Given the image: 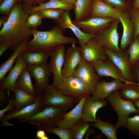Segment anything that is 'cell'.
<instances>
[{
	"label": "cell",
	"mask_w": 139,
	"mask_h": 139,
	"mask_svg": "<svg viewBox=\"0 0 139 139\" xmlns=\"http://www.w3.org/2000/svg\"><path fill=\"white\" fill-rule=\"evenodd\" d=\"M29 15L26 13L20 1L11 9L7 20L3 24L0 31V42L10 46V50L14 51L27 37L32 35V30L25 26Z\"/></svg>",
	"instance_id": "cell-1"
},
{
	"label": "cell",
	"mask_w": 139,
	"mask_h": 139,
	"mask_svg": "<svg viewBox=\"0 0 139 139\" xmlns=\"http://www.w3.org/2000/svg\"><path fill=\"white\" fill-rule=\"evenodd\" d=\"M63 32L57 25L48 31H41L32 29V34L34 38L28 42L27 50L31 52L51 51L60 45L79 43L74 38L65 36Z\"/></svg>",
	"instance_id": "cell-2"
},
{
	"label": "cell",
	"mask_w": 139,
	"mask_h": 139,
	"mask_svg": "<svg viewBox=\"0 0 139 139\" xmlns=\"http://www.w3.org/2000/svg\"><path fill=\"white\" fill-rule=\"evenodd\" d=\"M66 110L53 106L45 107L34 115L24 119L19 120V123L29 122L37 125L38 129L45 130L47 128L56 126Z\"/></svg>",
	"instance_id": "cell-3"
},
{
	"label": "cell",
	"mask_w": 139,
	"mask_h": 139,
	"mask_svg": "<svg viewBox=\"0 0 139 139\" xmlns=\"http://www.w3.org/2000/svg\"><path fill=\"white\" fill-rule=\"evenodd\" d=\"M107 98L110 105L117 114L118 119L114 125L117 128L125 127L130 114H139V109L135 107L132 102L125 100L120 97L118 90L114 91Z\"/></svg>",
	"instance_id": "cell-4"
},
{
	"label": "cell",
	"mask_w": 139,
	"mask_h": 139,
	"mask_svg": "<svg viewBox=\"0 0 139 139\" xmlns=\"http://www.w3.org/2000/svg\"><path fill=\"white\" fill-rule=\"evenodd\" d=\"M55 88L62 94L73 98L77 102L82 98L92 94L81 81L72 75L64 79L62 83Z\"/></svg>",
	"instance_id": "cell-5"
},
{
	"label": "cell",
	"mask_w": 139,
	"mask_h": 139,
	"mask_svg": "<svg viewBox=\"0 0 139 139\" xmlns=\"http://www.w3.org/2000/svg\"><path fill=\"white\" fill-rule=\"evenodd\" d=\"M43 95L45 107L53 106L67 110L77 102L73 98L62 94L52 85L48 84Z\"/></svg>",
	"instance_id": "cell-6"
},
{
	"label": "cell",
	"mask_w": 139,
	"mask_h": 139,
	"mask_svg": "<svg viewBox=\"0 0 139 139\" xmlns=\"http://www.w3.org/2000/svg\"><path fill=\"white\" fill-rule=\"evenodd\" d=\"M119 19H115L108 28L95 34V38L100 45L114 52H121L118 45L119 35L117 30Z\"/></svg>",
	"instance_id": "cell-7"
},
{
	"label": "cell",
	"mask_w": 139,
	"mask_h": 139,
	"mask_svg": "<svg viewBox=\"0 0 139 139\" xmlns=\"http://www.w3.org/2000/svg\"><path fill=\"white\" fill-rule=\"evenodd\" d=\"M65 47L64 45H59L50 51V60L48 64L49 69L53 74V82L52 85L56 88L63 82L64 79L62 70L64 65Z\"/></svg>",
	"instance_id": "cell-8"
},
{
	"label": "cell",
	"mask_w": 139,
	"mask_h": 139,
	"mask_svg": "<svg viewBox=\"0 0 139 139\" xmlns=\"http://www.w3.org/2000/svg\"><path fill=\"white\" fill-rule=\"evenodd\" d=\"M72 75L81 81L92 94L95 91L97 83L102 77L97 75L91 64L86 62L83 58Z\"/></svg>",
	"instance_id": "cell-9"
},
{
	"label": "cell",
	"mask_w": 139,
	"mask_h": 139,
	"mask_svg": "<svg viewBox=\"0 0 139 139\" xmlns=\"http://www.w3.org/2000/svg\"><path fill=\"white\" fill-rule=\"evenodd\" d=\"M107 56L120 71L125 84L135 83L131 75L127 49L117 53L104 47Z\"/></svg>",
	"instance_id": "cell-10"
},
{
	"label": "cell",
	"mask_w": 139,
	"mask_h": 139,
	"mask_svg": "<svg viewBox=\"0 0 139 139\" xmlns=\"http://www.w3.org/2000/svg\"><path fill=\"white\" fill-rule=\"evenodd\" d=\"M115 19L112 18L89 17L82 21H72L76 26L82 28L83 32L95 35L100 31L109 28Z\"/></svg>",
	"instance_id": "cell-11"
},
{
	"label": "cell",
	"mask_w": 139,
	"mask_h": 139,
	"mask_svg": "<svg viewBox=\"0 0 139 139\" xmlns=\"http://www.w3.org/2000/svg\"><path fill=\"white\" fill-rule=\"evenodd\" d=\"M42 93H37V99L33 103L18 110L9 111L0 119V121L17 118L21 120L32 116L46 107L42 102Z\"/></svg>",
	"instance_id": "cell-12"
},
{
	"label": "cell",
	"mask_w": 139,
	"mask_h": 139,
	"mask_svg": "<svg viewBox=\"0 0 139 139\" xmlns=\"http://www.w3.org/2000/svg\"><path fill=\"white\" fill-rule=\"evenodd\" d=\"M26 68L35 79L34 86L37 93L44 92L48 84L49 77L52 74L48 63L27 66Z\"/></svg>",
	"instance_id": "cell-13"
},
{
	"label": "cell",
	"mask_w": 139,
	"mask_h": 139,
	"mask_svg": "<svg viewBox=\"0 0 139 139\" xmlns=\"http://www.w3.org/2000/svg\"><path fill=\"white\" fill-rule=\"evenodd\" d=\"M57 25L64 32L66 29H70L77 38L82 47L86 44L91 39L95 37V34L85 33L73 22L70 16L69 11L64 10L60 18L55 20Z\"/></svg>",
	"instance_id": "cell-14"
},
{
	"label": "cell",
	"mask_w": 139,
	"mask_h": 139,
	"mask_svg": "<svg viewBox=\"0 0 139 139\" xmlns=\"http://www.w3.org/2000/svg\"><path fill=\"white\" fill-rule=\"evenodd\" d=\"M80 52L83 58L91 64L107 57L104 47L100 45L94 37L81 47Z\"/></svg>",
	"instance_id": "cell-15"
},
{
	"label": "cell",
	"mask_w": 139,
	"mask_h": 139,
	"mask_svg": "<svg viewBox=\"0 0 139 139\" xmlns=\"http://www.w3.org/2000/svg\"><path fill=\"white\" fill-rule=\"evenodd\" d=\"M91 64L99 76L110 77L125 82L120 71L108 56L105 59L96 61Z\"/></svg>",
	"instance_id": "cell-16"
},
{
	"label": "cell",
	"mask_w": 139,
	"mask_h": 139,
	"mask_svg": "<svg viewBox=\"0 0 139 139\" xmlns=\"http://www.w3.org/2000/svg\"><path fill=\"white\" fill-rule=\"evenodd\" d=\"M83 57L80 52V47L72 44L67 50L65 55L62 73L64 79L72 76Z\"/></svg>",
	"instance_id": "cell-17"
},
{
	"label": "cell",
	"mask_w": 139,
	"mask_h": 139,
	"mask_svg": "<svg viewBox=\"0 0 139 139\" xmlns=\"http://www.w3.org/2000/svg\"><path fill=\"white\" fill-rule=\"evenodd\" d=\"M123 11L112 7L102 0H92L89 17L119 19Z\"/></svg>",
	"instance_id": "cell-18"
},
{
	"label": "cell",
	"mask_w": 139,
	"mask_h": 139,
	"mask_svg": "<svg viewBox=\"0 0 139 139\" xmlns=\"http://www.w3.org/2000/svg\"><path fill=\"white\" fill-rule=\"evenodd\" d=\"M22 53L17 58L15 64L11 68L7 76L0 83V90L13 92L17 79L27 66L23 59Z\"/></svg>",
	"instance_id": "cell-19"
},
{
	"label": "cell",
	"mask_w": 139,
	"mask_h": 139,
	"mask_svg": "<svg viewBox=\"0 0 139 139\" xmlns=\"http://www.w3.org/2000/svg\"><path fill=\"white\" fill-rule=\"evenodd\" d=\"M124 84L119 80L115 79L110 82L99 81L97 84L95 91L91 96V99L93 101L103 100L114 91L121 88Z\"/></svg>",
	"instance_id": "cell-20"
},
{
	"label": "cell",
	"mask_w": 139,
	"mask_h": 139,
	"mask_svg": "<svg viewBox=\"0 0 139 139\" xmlns=\"http://www.w3.org/2000/svg\"><path fill=\"white\" fill-rule=\"evenodd\" d=\"M119 19L122 23L123 29L120 46L122 51L129 46L133 41L134 27L130 19L128 10H123Z\"/></svg>",
	"instance_id": "cell-21"
},
{
	"label": "cell",
	"mask_w": 139,
	"mask_h": 139,
	"mask_svg": "<svg viewBox=\"0 0 139 139\" xmlns=\"http://www.w3.org/2000/svg\"><path fill=\"white\" fill-rule=\"evenodd\" d=\"M91 96L89 95L86 98L83 106L82 112V119L85 122L97 121L96 114L98 110L107 105V101L104 99L99 101H93Z\"/></svg>",
	"instance_id": "cell-22"
},
{
	"label": "cell",
	"mask_w": 139,
	"mask_h": 139,
	"mask_svg": "<svg viewBox=\"0 0 139 139\" xmlns=\"http://www.w3.org/2000/svg\"><path fill=\"white\" fill-rule=\"evenodd\" d=\"M87 97L82 98L72 110L68 112H65L56 126L65 129H71L82 120V107Z\"/></svg>",
	"instance_id": "cell-23"
},
{
	"label": "cell",
	"mask_w": 139,
	"mask_h": 139,
	"mask_svg": "<svg viewBox=\"0 0 139 139\" xmlns=\"http://www.w3.org/2000/svg\"><path fill=\"white\" fill-rule=\"evenodd\" d=\"M31 36L25 38L14 51L11 56L0 67V83L5 77L6 73L13 67L16 60L21 54L27 50V43Z\"/></svg>",
	"instance_id": "cell-24"
},
{
	"label": "cell",
	"mask_w": 139,
	"mask_h": 139,
	"mask_svg": "<svg viewBox=\"0 0 139 139\" xmlns=\"http://www.w3.org/2000/svg\"><path fill=\"white\" fill-rule=\"evenodd\" d=\"M22 8L26 14L29 15L32 12L40 10L47 8H59L69 11L74 9L75 6L69 5L61 0H50L41 4L38 6L22 5Z\"/></svg>",
	"instance_id": "cell-25"
},
{
	"label": "cell",
	"mask_w": 139,
	"mask_h": 139,
	"mask_svg": "<svg viewBox=\"0 0 139 139\" xmlns=\"http://www.w3.org/2000/svg\"><path fill=\"white\" fill-rule=\"evenodd\" d=\"M50 51L31 52L27 50L22 53L23 59L27 66L40 65L46 63Z\"/></svg>",
	"instance_id": "cell-26"
},
{
	"label": "cell",
	"mask_w": 139,
	"mask_h": 139,
	"mask_svg": "<svg viewBox=\"0 0 139 139\" xmlns=\"http://www.w3.org/2000/svg\"><path fill=\"white\" fill-rule=\"evenodd\" d=\"M13 92L14 94L13 105L15 107V110L20 109L32 104L37 100V96L30 95L18 88L15 87Z\"/></svg>",
	"instance_id": "cell-27"
},
{
	"label": "cell",
	"mask_w": 139,
	"mask_h": 139,
	"mask_svg": "<svg viewBox=\"0 0 139 139\" xmlns=\"http://www.w3.org/2000/svg\"><path fill=\"white\" fill-rule=\"evenodd\" d=\"M31 75L26 68L17 79L15 87L18 88L32 95L36 96L37 92L31 81Z\"/></svg>",
	"instance_id": "cell-28"
},
{
	"label": "cell",
	"mask_w": 139,
	"mask_h": 139,
	"mask_svg": "<svg viewBox=\"0 0 139 139\" xmlns=\"http://www.w3.org/2000/svg\"><path fill=\"white\" fill-rule=\"evenodd\" d=\"M92 0H78L74 9L75 21H79L89 17L91 9Z\"/></svg>",
	"instance_id": "cell-29"
},
{
	"label": "cell",
	"mask_w": 139,
	"mask_h": 139,
	"mask_svg": "<svg viewBox=\"0 0 139 139\" xmlns=\"http://www.w3.org/2000/svg\"><path fill=\"white\" fill-rule=\"evenodd\" d=\"M118 93L121 98L134 103L139 100V86L135 83H125Z\"/></svg>",
	"instance_id": "cell-30"
},
{
	"label": "cell",
	"mask_w": 139,
	"mask_h": 139,
	"mask_svg": "<svg viewBox=\"0 0 139 139\" xmlns=\"http://www.w3.org/2000/svg\"><path fill=\"white\" fill-rule=\"evenodd\" d=\"M91 125L99 129L101 133L104 135L108 139H117L116 134L117 128L113 124L108 122L102 121L98 117L97 121L92 123Z\"/></svg>",
	"instance_id": "cell-31"
},
{
	"label": "cell",
	"mask_w": 139,
	"mask_h": 139,
	"mask_svg": "<svg viewBox=\"0 0 139 139\" xmlns=\"http://www.w3.org/2000/svg\"><path fill=\"white\" fill-rule=\"evenodd\" d=\"M89 127V122L81 120L71 128L72 139H82Z\"/></svg>",
	"instance_id": "cell-32"
},
{
	"label": "cell",
	"mask_w": 139,
	"mask_h": 139,
	"mask_svg": "<svg viewBox=\"0 0 139 139\" xmlns=\"http://www.w3.org/2000/svg\"><path fill=\"white\" fill-rule=\"evenodd\" d=\"M131 67L139 60V35L133 40L127 49Z\"/></svg>",
	"instance_id": "cell-33"
},
{
	"label": "cell",
	"mask_w": 139,
	"mask_h": 139,
	"mask_svg": "<svg viewBox=\"0 0 139 139\" xmlns=\"http://www.w3.org/2000/svg\"><path fill=\"white\" fill-rule=\"evenodd\" d=\"M65 10L59 8H47L37 11L42 18L58 20Z\"/></svg>",
	"instance_id": "cell-34"
},
{
	"label": "cell",
	"mask_w": 139,
	"mask_h": 139,
	"mask_svg": "<svg viewBox=\"0 0 139 139\" xmlns=\"http://www.w3.org/2000/svg\"><path fill=\"white\" fill-rule=\"evenodd\" d=\"M42 19L37 11L32 12L29 15L26 20V27L32 29H37L41 23Z\"/></svg>",
	"instance_id": "cell-35"
},
{
	"label": "cell",
	"mask_w": 139,
	"mask_h": 139,
	"mask_svg": "<svg viewBox=\"0 0 139 139\" xmlns=\"http://www.w3.org/2000/svg\"><path fill=\"white\" fill-rule=\"evenodd\" d=\"M45 131L58 136L61 139H72L71 129H65L56 126L47 128Z\"/></svg>",
	"instance_id": "cell-36"
},
{
	"label": "cell",
	"mask_w": 139,
	"mask_h": 139,
	"mask_svg": "<svg viewBox=\"0 0 139 139\" xmlns=\"http://www.w3.org/2000/svg\"><path fill=\"white\" fill-rule=\"evenodd\" d=\"M125 127L132 134L139 138V115H136L133 117H128Z\"/></svg>",
	"instance_id": "cell-37"
},
{
	"label": "cell",
	"mask_w": 139,
	"mask_h": 139,
	"mask_svg": "<svg viewBox=\"0 0 139 139\" xmlns=\"http://www.w3.org/2000/svg\"><path fill=\"white\" fill-rule=\"evenodd\" d=\"M128 11L130 19L134 27L133 36L134 40L139 35V10H133L131 8Z\"/></svg>",
	"instance_id": "cell-38"
},
{
	"label": "cell",
	"mask_w": 139,
	"mask_h": 139,
	"mask_svg": "<svg viewBox=\"0 0 139 139\" xmlns=\"http://www.w3.org/2000/svg\"><path fill=\"white\" fill-rule=\"evenodd\" d=\"M20 0H3L0 3V14L9 16L11 9Z\"/></svg>",
	"instance_id": "cell-39"
},
{
	"label": "cell",
	"mask_w": 139,
	"mask_h": 139,
	"mask_svg": "<svg viewBox=\"0 0 139 139\" xmlns=\"http://www.w3.org/2000/svg\"><path fill=\"white\" fill-rule=\"evenodd\" d=\"M102 0L112 7L122 10H129L131 8V4L124 0Z\"/></svg>",
	"instance_id": "cell-40"
},
{
	"label": "cell",
	"mask_w": 139,
	"mask_h": 139,
	"mask_svg": "<svg viewBox=\"0 0 139 139\" xmlns=\"http://www.w3.org/2000/svg\"><path fill=\"white\" fill-rule=\"evenodd\" d=\"M131 75L135 82H139V60L131 67Z\"/></svg>",
	"instance_id": "cell-41"
},
{
	"label": "cell",
	"mask_w": 139,
	"mask_h": 139,
	"mask_svg": "<svg viewBox=\"0 0 139 139\" xmlns=\"http://www.w3.org/2000/svg\"><path fill=\"white\" fill-rule=\"evenodd\" d=\"M10 91L0 90V107L2 108L8 103L10 98Z\"/></svg>",
	"instance_id": "cell-42"
},
{
	"label": "cell",
	"mask_w": 139,
	"mask_h": 139,
	"mask_svg": "<svg viewBox=\"0 0 139 139\" xmlns=\"http://www.w3.org/2000/svg\"><path fill=\"white\" fill-rule=\"evenodd\" d=\"M12 94L11 98L10 99L7 106L2 109L0 110V119L5 115L4 114L7 111H12L14 110L15 107L13 105L14 95Z\"/></svg>",
	"instance_id": "cell-43"
},
{
	"label": "cell",
	"mask_w": 139,
	"mask_h": 139,
	"mask_svg": "<svg viewBox=\"0 0 139 139\" xmlns=\"http://www.w3.org/2000/svg\"><path fill=\"white\" fill-rule=\"evenodd\" d=\"M50 0H20L22 4L26 5H32L37 4H40L45 3L46 1Z\"/></svg>",
	"instance_id": "cell-44"
},
{
	"label": "cell",
	"mask_w": 139,
	"mask_h": 139,
	"mask_svg": "<svg viewBox=\"0 0 139 139\" xmlns=\"http://www.w3.org/2000/svg\"><path fill=\"white\" fill-rule=\"evenodd\" d=\"M0 56H1L6 50L10 48V46L8 44L3 42H0Z\"/></svg>",
	"instance_id": "cell-45"
},
{
	"label": "cell",
	"mask_w": 139,
	"mask_h": 139,
	"mask_svg": "<svg viewBox=\"0 0 139 139\" xmlns=\"http://www.w3.org/2000/svg\"><path fill=\"white\" fill-rule=\"evenodd\" d=\"M44 130L38 129L36 134V139H42V138L46 136V134Z\"/></svg>",
	"instance_id": "cell-46"
},
{
	"label": "cell",
	"mask_w": 139,
	"mask_h": 139,
	"mask_svg": "<svg viewBox=\"0 0 139 139\" xmlns=\"http://www.w3.org/2000/svg\"><path fill=\"white\" fill-rule=\"evenodd\" d=\"M131 9L139 10V0H134L131 4Z\"/></svg>",
	"instance_id": "cell-47"
},
{
	"label": "cell",
	"mask_w": 139,
	"mask_h": 139,
	"mask_svg": "<svg viewBox=\"0 0 139 139\" xmlns=\"http://www.w3.org/2000/svg\"><path fill=\"white\" fill-rule=\"evenodd\" d=\"M8 16L5 15L2 16L0 18V27L1 28L2 25L8 19Z\"/></svg>",
	"instance_id": "cell-48"
},
{
	"label": "cell",
	"mask_w": 139,
	"mask_h": 139,
	"mask_svg": "<svg viewBox=\"0 0 139 139\" xmlns=\"http://www.w3.org/2000/svg\"><path fill=\"white\" fill-rule=\"evenodd\" d=\"M66 3L75 6L78 0H61Z\"/></svg>",
	"instance_id": "cell-49"
},
{
	"label": "cell",
	"mask_w": 139,
	"mask_h": 139,
	"mask_svg": "<svg viewBox=\"0 0 139 139\" xmlns=\"http://www.w3.org/2000/svg\"><path fill=\"white\" fill-rule=\"evenodd\" d=\"M94 133L93 130L92 129H89L88 130L86 133V135L85 137V139H88L89 136L91 134H93Z\"/></svg>",
	"instance_id": "cell-50"
},
{
	"label": "cell",
	"mask_w": 139,
	"mask_h": 139,
	"mask_svg": "<svg viewBox=\"0 0 139 139\" xmlns=\"http://www.w3.org/2000/svg\"><path fill=\"white\" fill-rule=\"evenodd\" d=\"M2 124L0 125L3 126H13L14 124H11L9 123L8 121V120H5L3 121Z\"/></svg>",
	"instance_id": "cell-51"
},
{
	"label": "cell",
	"mask_w": 139,
	"mask_h": 139,
	"mask_svg": "<svg viewBox=\"0 0 139 139\" xmlns=\"http://www.w3.org/2000/svg\"><path fill=\"white\" fill-rule=\"evenodd\" d=\"M134 104L135 107L139 109V100L134 102Z\"/></svg>",
	"instance_id": "cell-52"
},
{
	"label": "cell",
	"mask_w": 139,
	"mask_h": 139,
	"mask_svg": "<svg viewBox=\"0 0 139 139\" xmlns=\"http://www.w3.org/2000/svg\"><path fill=\"white\" fill-rule=\"evenodd\" d=\"M126 1L129 3V4H131V3L133 1H133H134V0H124Z\"/></svg>",
	"instance_id": "cell-53"
},
{
	"label": "cell",
	"mask_w": 139,
	"mask_h": 139,
	"mask_svg": "<svg viewBox=\"0 0 139 139\" xmlns=\"http://www.w3.org/2000/svg\"><path fill=\"white\" fill-rule=\"evenodd\" d=\"M136 84L137 85H139V82H138V83H136Z\"/></svg>",
	"instance_id": "cell-54"
},
{
	"label": "cell",
	"mask_w": 139,
	"mask_h": 139,
	"mask_svg": "<svg viewBox=\"0 0 139 139\" xmlns=\"http://www.w3.org/2000/svg\"><path fill=\"white\" fill-rule=\"evenodd\" d=\"M3 1V0H0V3L1 2Z\"/></svg>",
	"instance_id": "cell-55"
}]
</instances>
